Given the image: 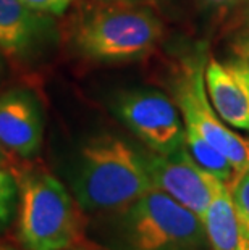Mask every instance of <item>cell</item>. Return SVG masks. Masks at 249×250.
Returning <instances> with one entry per match:
<instances>
[{"mask_svg":"<svg viewBox=\"0 0 249 250\" xmlns=\"http://www.w3.org/2000/svg\"><path fill=\"white\" fill-rule=\"evenodd\" d=\"M151 189L146 157L128 142L100 134L83 146L73 194L84 211H123Z\"/></svg>","mask_w":249,"mask_h":250,"instance_id":"1","label":"cell"},{"mask_svg":"<svg viewBox=\"0 0 249 250\" xmlns=\"http://www.w3.org/2000/svg\"><path fill=\"white\" fill-rule=\"evenodd\" d=\"M18 179V241L24 250H68L84 241L83 208L54 174L28 169Z\"/></svg>","mask_w":249,"mask_h":250,"instance_id":"2","label":"cell"},{"mask_svg":"<svg viewBox=\"0 0 249 250\" xmlns=\"http://www.w3.org/2000/svg\"><path fill=\"white\" fill-rule=\"evenodd\" d=\"M121 213V239L126 250H204L209 247L203 220L156 188Z\"/></svg>","mask_w":249,"mask_h":250,"instance_id":"3","label":"cell"},{"mask_svg":"<svg viewBox=\"0 0 249 250\" xmlns=\"http://www.w3.org/2000/svg\"><path fill=\"white\" fill-rule=\"evenodd\" d=\"M163 26L151 10L130 3L105 5L86 15L76 31V44L96 60H133L151 52Z\"/></svg>","mask_w":249,"mask_h":250,"instance_id":"4","label":"cell"},{"mask_svg":"<svg viewBox=\"0 0 249 250\" xmlns=\"http://www.w3.org/2000/svg\"><path fill=\"white\" fill-rule=\"evenodd\" d=\"M177 102L184 127L196 131L205 142L226 157L236 173L249 168V139L231 131L212 107L199 62L184 70L177 86Z\"/></svg>","mask_w":249,"mask_h":250,"instance_id":"5","label":"cell"},{"mask_svg":"<svg viewBox=\"0 0 249 250\" xmlns=\"http://www.w3.org/2000/svg\"><path fill=\"white\" fill-rule=\"evenodd\" d=\"M152 186L203 218L212 197L224 183L204 169L189 153L186 144L172 153L146 157Z\"/></svg>","mask_w":249,"mask_h":250,"instance_id":"6","label":"cell"},{"mask_svg":"<svg viewBox=\"0 0 249 250\" xmlns=\"http://www.w3.org/2000/svg\"><path fill=\"white\" fill-rule=\"evenodd\" d=\"M118 116L154 153H172L184 144V125L167 95L156 90L125 94Z\"/></svg>","mask_w":249,"mask_h":250,"instance_id":"7","label":"cell"},{"mask_svg":"<svg viewBox=\"0 0 249 250\" xmlns=\"http://www.w3.org/2000/svg\"><path fill=\"white\" fill-rule=\"evenodd\" d=\"M44 123L38 104L23 92L0 95V146L21 158L39 152Z\"/></svg>","mask_w":249,"mask_h":250,"instance_id":"8","label":"cell"},{"mask_svg":"<svg viewBox=\"0 0 249 250\" xmlns=\"http://www.w3.org/2000/svg\"><path fill=\"white\" fill-rule=\"evenodd\" d=\"M204 83L217 115L226 125L249 131V97L230 66L210 57L204 71Z\"/></svg>","mask_w":249,"mask_h":250,"instance_id":"9","label":"cell"},{"mask_svg":"<svg viewBox=\"0 0 249 250\" xmlns=\"http://www.w3.org/2000/svg\"><path fill=\"white\" fill-rule=\"evenodd\" d=\"M210 250H245L228 183H222L203 215Z\"/></svg>","mask_w":249,"mask_h":250,"instance_id":"10","label":"cell"},{"mask_svg":"<svg viewBox=\"0 0 249 250\" xmlns=\"http://www.w3.org/2000/svg\"><path fill=\"white\" fill-rule=\"evenodd\" d=\"M41 18L21 0H0V49L18 54L33 44Z\"/></svg>","mask_w":249,"mask_h":250,"instance_id":"11","label":"cell"},{"mask_svg":"<svg viewBox=\"0 0 249 250\" xmlns=\"http://www.w3.org/2000/svg\"><path fill=\"white\" fill-rule=\"evenodd\" d=\"M184 144L194 160L215 178H219L224 183H231L233 178L236 176V169L226 160V157L222 155L215 147H212L209 142H205L198 132L189 127H184Z\"/></svg>","mask_w":249,"mask_h":250,"instance_id":"12","label":"cell"},{"mask_svg":"<svg viewBox=\"0 0 249 250\" xmlns=\"http://www.w3.org/2000/svg\"><path fill=\"white\" fill-rule=\"evenodd\" d=\"M230 186V194L240 223L245 250H249V168L236 173Z\"/></svg>","mask_w":249,"mask_h":250,"instance_id":"13","label":"cell"},{"mask_svg":"<svg viewBox=\"0 0 249 250\" xmlns=\"http://www.w3.org/2000/svg\"><path fill=\"white\" fill-rule=\"evenodd\" d=\"M18 210V179L8 169H0V232L12 225Z\"/></svg>","mask_w":249,"mask_h":250,"instance_id":"14","label":"cell"},{"mask_svg":"<svg viewBox=\"0 0 249 250\" xmlns=\"http://www.w3.org/2000/svg\"><path fill=\"white\" fill-rule=\"evenodd\" d=\"M24 5H28L31 10L39 13L62 15L70 7L73 0H21Z\"/></svg>","mask_w":249,"mask_h":250,"instance_id":"15","label":"cell"},{"mask_svg":"<svg viewBox=\"0 0 249 250\" xmlns=\"http://www.w3.org/2000/svg\"><path fill=\"white\" fill-rule=\"evenodd\" d=\"M230 66V70L235 73V76L240 79L241 84L245 86L246 92H248V97H249V63L246 60H238V62H230L226 63Z\"/></svg>","mask_w":249,"mask_h":250,"instance_id":"16","label":"cell"},{"mask_svg":"<svg viewBox=\"0 0 249 250\" xmlns=\"http://www.w3.org/2000/svg\"><path fill=\"white\" fill-rule=\"evenodd\" d=\"M205 5L209 7H215V8H228V7H235V5L245 2V0H203Z\"/></svg>","mask_w":249,"mask_h":250,"instance_id":"17","label":"cell"},{"mask_svg":"<svg viewBox=\"0 0 249 250\" xmlns=\"http://www.w3.org/2000/svg\"><path fill=\"white\" fill-rule=\"evenodd\" d=\"M238 52H240V55H241L243 60H246L249 63V37L241 42V44H240V50H238Z\"/></svg>","mask_w":249,"mask_h":250,"instance_id":"18","label":"cell"},{"mask_svg":"<svg viewBox=\"0 0 249 250\" xmlns=\"http://www.w3.org/2000/svg\"><path fill=\"white\" fill-rule=\"evenodd\" d=\"M97 2L105 5H116V3H130L131 0H97Z\"/></svg>","mask_w":249,"mask_h":250,"instance_id":"19","label":"cell"},{"mask_svg":"<svg viewBox=\"0 0 249 250\" xmlns=\"http://www.w3.org/2000/svg\"><path fill=\"white\" fill-rule=\"evenodd\" d=\"M7 155H5V150H3V147L0 146V169H2L5 165H7Z\"/></svg>","mask_w":249,"mask_h":250,"instance_id":"20","label":"cell"},{"mask_svg":"<svg viewBox=\"0 0 249 250\" xmlns=\"http://www.w3.org/2000/svg\"><path fill=\"white\" fill-rule=\"evenodd\" d=\"M0 250H17L13 247H8V246H0Z\"/></svg>","mask_w":249,"mask_h":250,"instance_id":"21","label":"cell"}]
</instances>
